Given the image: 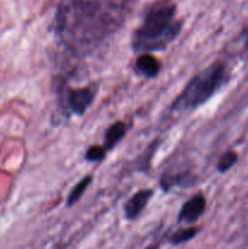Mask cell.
<instances>
[{
	"label": "cell",
	"instance_id": "obj_1",
	"mask_svg": "<svg viewBox=\"0 0 248 249\" xmlns=\"http://www.w3.org/2000/svg\"><path fill=\"white\" fill-rule=\"evenodd\" d=\"M181 32V22L177 19L172 5L152 9L131 38L133 50L138 53L159 51L167 48Z\"/></svg>",
	"mask_w": 248,
	"mask_h": 249
},
{
	"label": "cell",
	"instance_id": "obj_2",
	"mask_svg": "<svg viewBox=\"0 0 248 249\" xmlns=\"http://www.w3.org/2000/svg\"><path fill=\"white\" fill-rule=\"evenodd\" d=\"M228 80L225 65L215 62L197 73L186 84L179 96L172 102L170 111L186 113L203 106L212 99Z\"/></svg>",
	"mask_w": 248,
	"mask_h": 249
},
{
	"label": "cell",
	"instance_id": "obj_3",
	"mask_svg": "<svg viewBox=\"0 0 248 249\" xmlns=\"http://www.w3.org/2000/svg\"><path fill=\"white\" fill-rule=\"evenodd\" d=\"M95 100L94 88H77L66 90V108L73 114L83 116L91 107Z\"/></svg>",
	"mask_w": 248,
	"mask_h": 249
},
{
	"label": "cell",
	"instance_id": "obj_4",
	"mask_svg": "<svg viewBox=\"0 0 248 249\" xmlns=\"http://www.w3.org/2000/svg\"><path fill=\"white\" fill-rule=\"evenodd\" d=\"M207 201L203 194H197L192 196L184 206L181 207L177 215V221L179 223L194 224L203 215L206 211Z\"/></svg>",
	"mask_w": 248,
	"mask_h": 249
},
{
	"label": "cell",
	"instance_id": "obj_5",
	"mask_svg": "<svg viewBox=\"0 0 248 249\" xmlns=\"http://www.w3.org/2000/svg\"><path fill=\"white\" fill-rule=\"evenodd\" d=\"M152 196L153 191L151 189L140 190L135 195H133L126 201V203L124 204V215H125V218L128 220H135L136 218H139Z\"/></svg>",
	"mask_w": 248,
	"mask_h": 249
},
{
	"label": "cell",
	"instance_id": "obj_6",
	"mask_svg": "<svg viewBox=\"0 0 248 249\" xmlns=\"http://www.w3.org/2000/svg\"><path fill=\"white\" fill-rule=\"evenodd\" d=\"M135 70L142 77L147 79L156 78L160 72V63L155 56L151 53H140L135 61Z\"/></svg>",
	"mask_w": 248,
	"mask_h": 249
},
{
	"label": "cell",
	"instance_id": "obj_7",
	"mask_svg": "<svg viewBox=\"0 0 248 249\" xmlns=\"http://www.w3.org/2000/svg\"><path fill=\"white\" fill-rule=\"evenodd\" d=\"M196 181V178L192 173L184 172L179 174H164L160 177L159 184L165 192L170 191L174 187H189Z\"/></svg>",
	"mask_w": 248,
	"mask_h": 249
},
{
	"label": "cell",
	"instance_id": "obj_8",
	"mask_svg": "<svg viewBox=\"0 0 248 249\" xmlns=\"http://www.w3.org/2000/svg\"><path fill=\"white\" fill-rule=\"evenodd\" d=\"M126 133V124L124 122H116L111 124L105 131L104 135V147L105 150L108 151L113 150L117 145L122 141V139L125 136Z\"/></svg>",
	"mask_w": 248,
	"mask_h": 249
},
{
	"label": "cell",
	"instance_id": "obj_9",
	"mask_svg": "<svg viewBox=\"0 0 248 249\" xmlns=\"http://www.w3.org/2000/svg\"><path fill=\"white\" fill-rule=\"evenodd\" d=\"M91 182H92L91 175H87V177L83 178L79 182H77V184L73 186V189L71 190L70 194H68L67 201H66L67 207L74 206V204L77 203L80 198H82L83 195H84L85 191L88 190V187L91 185Z\"/></svg>",
	"mask_w": 248,
	"mask_h": 249
},
{
	"label": "cell",
	"instance_id": "obj_10",
	"mask_svg": "<svg viewBox=\"0 0 248 249\" xmlns=\"http://www.w3.org/2000/svg\"><path fill=\"white\" fill-rule=\"evenodd\" d=\"M236 162H237V153L233 151H228L219 160L218 164H216V170L219 173H226L236 164Z\"/></svg>",
	"mask_w": 248,
	"mask_h": 249
},
{
	"label": "cell",
	"instance_id": "obj_11",
	"mask_svg": "<svg viewBox=\"0 0 248 249\" xmlns=\"http://www.w3.org/2000/svg\"><path fill=\"white\" fill-rule=\"evenodd\" d=\"M106 153H107V151L105 150L104 146L94 145L87 150V152H85V160H87L88 162L100 163L105 160V157H106Z\"/></svg>",
	"mask_w": 248,
	"mask_h": 249
},
{
	"label": "cell",
	"instance_id": "obj_12",
	"mask_svg": "<svg viewBox=\"0 0 248 249\" xmlns=\"http://www.w3.org/2000/svg\"><path fill=\"white\" fill-rule=\"evenodd\" d=\"M196 233H197V229H195V228L184 229V230H180V231H177V233H174L172 237V240H170V242L175 246L181 245V243H185V242H187V241L192 240V238L196 236Z\"/></svg>",
	"mask_w": 248,
	"mask_h": 249
},
{
	"label": "cell",
	"instance_id": "obj_13",
	"mask_svg": "<svg viewBox=\"0 0 248 249\" xmlns=\"http://www.w3.org/2000/svg\"><path fill=\"white\" fill-rule=\"evenodd\" d=\"M146 249H158V245H151L150 247H147Z\"/></svg>",
	"mask_w": 248,
	"mask_h": 249
}]
</instances>
